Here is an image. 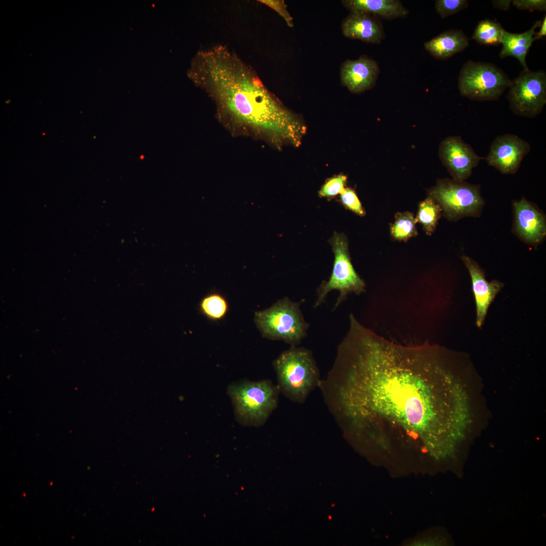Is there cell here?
Instances as JSON below:
<instances>
[{
  "mask_svg": "<svg viewBox=\"0 0 546 546\" xmlns=\"http://www.w3.org/2000/svg\"><path fill=\"white\" fill-rule=\"evenodd\" d=\"M188 75L207 91L220 113L236 121L300 143L305 128L271 95L256 72L227 47L199 51Z\"/></svg>",
  "mask_w": 546,
  "mask_h": 546,
  "instance_id": "1",
  "label": "cell"
},
{
  "mask_svg": "<svg viewBox=\"0 0 546 546\" xmlns=\"http://www.w3.org/2000/svg\"><path fill=\"white\" fill-rule=\"evenodd\" d=\"M274 366L280 392L293 402L303 403L318 386L319 370L311 352L305 348L292 347L283 352Z\"/></svg>",
  "mask_w": 546,
  "mask_h": 546,
  "instance_id": "2",
  "label": "cell"
},
{
  "mask_svg": "<svg viewBox=\"0 0 546 546\" xmlns=\"http://www.w3.org/2000/svg\"><path fill=\"white\" fill-rule=\"evenodd\" d=\"M227 392L236 420L249 426H260L266 422L278 406L281 392L278 385L268 380L235 382L228 386Z\"/></svg>",
  "mask_w": 546,
  "mask_h": 546,
  "instance_id": "3",
  "label": "cell"
},
{
  "mask_svg": "<svg viewBox=\"0 0 546 546\" xmlns=\"http://www.w3.org/2000/svg\"><path fill=\"white\" fill-rule=\"evenodd\" d=\"M511 80L492 63L469 60L462 67L458 78L461 95L471 100H496L509 87Z\"/></svg>",
  "mask_w": 546,
  "mask_h": 546,
  "instance_id": "4",
  "label": "cell"
},
{
  "mask_svg": "<svg viewBox=\"0 0 546 546\" xmlns=\"http://www.w3.org/2000/svg\"><path fill=\"white\" fill-rule=\"evenodd\" d=\"M429 195L451 220L479 217L484 205L480 186L464 181L439 180Z\"/></svg>",
  "mask_w": 546,
  "mask_h": 546,
  "instance_id": "5",
  "label": "cell"
},
{
  "mask_svg": "<svg viewBox=\"0 0 546 546\" xmlns=\"http://www.w3.org/2000/svg\"><path fill=\"white\" fill-rule=\"evenodd\" d=\"M255 319L264 336L283 340L292 345L300 341L307 327L299 304L288 299L280 300L270 308L256 312Z\"/></svg>",
  "mask_w": 546,
  "mask_h": 546,
  "instance_id": "6",
  "label": "cell"
},
{
  "mask_svg": "<svg viewBox=\"0 0 546 546\" xmlns=\"http://www.w3.org/2000/svg\"><path fill=\"white\" fill-rule=\"evenodd\" d=\"M330 243L335 256L333 271L329 281L323 283L319 288L315 307L323 301L331 290H337L340 292L336 307L348 293L359 294L365 289L363 281L356 274L350 261L346 237L335 232Z\"/></svg>",
  "mask_w": 546,
  "mask_h": 546,
  "instance_id": "7",
  "label": "cell"
},
{
  "mask_svg": "<svg viewBox=\"0 0 546 546\" xmlns=\"http://www.w3.org/2000/svg\"><path fill=\"white\" fill-rule=\"evenodd\" d=\"M509 88L507 99L514 113L532 118L541 112L546 104L544 70H523L511 80Z\"/></svg>",
  "mask_w": 546,
  "mask_h": 546,
  "instance_id": "8",
  "label": "cell"
},
{
  "mask_svg": "<svg viewBox=\"0 0 546 546\" xmlns=\"http://www.w3.org/2000/svg\"><path fill=\"white\" fill-rule=\"evenodd\" d=\"M530 150V146L526 141L515 134H505L493 141L486 160L502 173L514 174Z\"/></svg>",
  "mask_w": 546,
  "mask_h": 546,
  "instance_id": "9",
  "label": "cell"
},
{
  "mask_svg": "<svg viewBox=\"0 0 546 546\" xmlns=\"http://www.w3.org/2000/svg\"><path fill=\"white\" fill-rule=\"evenodd\" d=\"M439 156L454 180L464 181L472 174L483 158L478 155L473 148L460 136H449L439 147Z\"/></svg>",
  "mask_w": 546,
  "mask_h": 546,
  "instance_id": "10",
  "label": "cell"
},
{
  "mask_svg": "<svg viewBox=\"0 0 546 546\" xmlns=\"http://www.w3.org/2000/svg\"><path fill=\"white\" fill-rule=\"evenodd\" d=\"M514 214V230L524 242L536 246L546 235V219L544 213L524 197L513 202Z\"/></svg>",
  "mask_w": 546,
  "mask_h": 546,
  "instance_id": "11",
  "label": "cell"
},
{
  "mask_svg": "<svg viewBox=\"0 0 546 546\" xmlns=\"http://www.w3.org/2000/svg\"><path fill=\"white\" fill-rule=\"evenodd\" d=\"M461 258L471 277L476 307V325L480 328L490 304L504 285L496 280L488 282L483 270L474 260L466 255H463Z\"/></svg>",
  "mask_w": 546,
  "mask_h": 546,
  "instance_id": "12",
  "label": "cell"
},
{
  "mask_svg": "<svg viewBox=\"0 0 546 546\" xmlns=\"http://www.w3.org/2000/svg\"><path fill=\"white\" fill-rule=\"evenodd\" d=\"M380 72L376 61L362 56L355 60H347L342 64L341 80L350 92L359 93L374 86Z\"/></svg>",
  "mask_w": 546,
  "mask_h": 546,
  "instance_id": "13",
  "label": "cell"
},
{
  "mask_svg": "<svg viewBox=\"0 0 546 546\" xmlns=\"http://www.w3.org/2000/svg\"><path fill=\"white\" fill-rule=\"evenodd\" d=\"M342 33L346 37L379 44L385 38L383 25L375 16L350 12L341 24Z\"/></svg>",
  "mask_w": 546,
  "mask_h": 546,
  "instance_id": "14",
  "label": "cell"
},
{
  "mask_svg": "<svg viewBox=\"0 0 546 546\" xmlns=\"http://www.w3.org/2000/svg\"><path fill=\"white\" fill-rule=\"evenodd\" d=\"M342 3L350 12L372 14L386 20L405 18L409 14L398 0H344Z\"/></svg>",
  "mask_w": 546,
  "mask_h": 546,
  "instance_id": "15",
  "label": "cell"
},
{
  "mask_svg": "<svg viewBox=\"0 0 546 546\" xmlns=\"http://www.w3.org/2000/svg\"><path fill=\"white\" fill-rule=\"evenodd\" d=\"M469 46V39L460 29H451L439 34L424 44L425 49L434 57L446 60L463 51Z\"/></svg>",
  "mask_w": 546,
  "mask_h": 546,
  "instance_id": "16",
  "label": "cell"
},
{
  "mask_svg": "<svg viewBox=\"0 0 546 546\" xmlns=\"http://www.w3.org/2000/svg\"><path fill=\"white\" fill-rule=\"evenodd\" d=\"M541 20L537 21L528 30L521 33H513L505 30L500 40L502 48L499 55L501 58L512 56L518 60L524 70L529 69L526 57L533 42L535 30L540 26Z\"/></svg>",
  "mask_w": 546,
  "mask_h": 546,
  "instance_id": "17",
  "label": "cell"
},
{
  "mask_svg": "<svg viewBox=\"0 0 546 546\" xmlns=\"http://www.w3.org/2000/svg\"><path fill=\"white\" fill-rule=\"evenodd\" d=\"M505 29L498 22L489 19L478 22L472 39L481 45L498 46Z\"/></svg>",
  "mask_w": 546,
  "mask_h": 546,
  "instance_id": "18",
  "label": "cell"
},
{
  "mask_svg": "<svg viewBox=\"0 0 546 546\" xmlns=\"http://www.w3.org/2000/svg\"><path fill=\"white\" fill-rule=\"evenodd\" d=\"M442 211L440 206L430 197L420 204L416 219L427 234L431 235L435 230Z\"/></svg>",
  "mask_w": 546,
  "mask_h": 546,
  "instance_id": "19",
  "label": "cell"
},
{
  "mask_svg": "<svg viewBox=\"0 0 546 546\" xmlns=\"http://www.w3.org/2000/svg\"><path fill=\"white\" fill-rule=\"evenodd\" d=\"M417 220L410 212L398 213L395 221L391 227L392 236L396 239L405 240L417 234L416 223Z\"/></svg>",
  "mask_w": 546,
  "mask_h": 546,
  "instance_id": "20",
  "label": "cell"
},
{
  "mask_svg": "<svg viewBox=\"0 0 546 546\" xmlns=\"http://www.w3.org/2000/svg\"><path fill=\"white\" fill-rule=\"evenodd\" d=\"M202 312L212 320L221 319L226 313L228 303L224 298L218 294H211L205 297L200 304Z\"/></svg>",
  "mask_w": 546,
  "mask_h": 546,
  "instance_id": "21",
  "label": "cell"
},
{
  "mask_svg": "<svg viewBox=\"0 0 546 546\" xmlns=\"http://www.w3.org/2000/svg\"><path fill=\"white\" fill-rule=\"evenodd\" d=\"M467 0H436L435 8L441 18L453 15L468 7Z\"/></svg>",
  "mask_w": 546,
  "mask_h": 546,
  "instance_id": "22",
  "label": "cell"
},
{
  "mask_svg": "<svg viewBox=\"0 0 546 546\" xmlns=\"http://www.w3.org/2000/svg\"><path fill=\"white\" fill-rule=\"evenodd\" d=\"M346 176L338 175L329 179L319 191L321 197L331 198L341 194L345 189Z\"/></svg>",
  "mask_w": 546,
  "mask_h": 546,
  "instance_id": "23",
  "label": "cell"
},
{
  "mask_svg": "<svg viewBox=\"0 0 546 546\" xmlns=\"http://www.w3.org/2000/svg\"><path fill=\"white\" fill-rule=\"evenodd\" d=\"M341 201L345 207L357 214L363 216L365 212L355 192L352 189L345 188L340 194Z\"/></svg>",
  "mask_w": 546,
  "mask_h": 546,
  "instance_id": "24",
  "label": "cell"
},
{
  "mask_svg": "<svg viewBox=\"0 0 546 546\" xmlns=\"http://www.w3.org/2000/svg\"><path fill=\"white\" fill-rule=\"evenodd\" d=\"M261 3L276 11L291 27L293 26V18L287 9V6L282 0H259Z\"/></svg>",
  "mask_w": 546,
  "mask_h": 546,
  "instance_id": "25",
  "label": "cell"
},
{
  "mask_svg": "<svg viewBox=\"0 0 546 546\" xmlns=\"http://www.w3.org/2000/svg\"><path fill=\"white\" fill-rule=\"evenodd\" d=\"M513 5L517 9L521 10L545 11V0H514Z\"/></svg>",
  "mask_w": 546,
  "mask_h": 546,
  "instance_id": "26",
  "label": "cell"
},
{
  "mask_svg": "<svg viewBox=\"0 0 546 546\" xmlns=\"http://www.w3.org/2000/svg\"><path fill=\"white\" fill-rule=\"evenodd\" d=\"M491 3L493 6L497 9L507 11L509 10L511 7V5L512 3L511 0H494L492 1Z\"/></svg>",
  "mask_w": 546,
  "mask_h": 546,
  "instance_id": "27",
  "label": "cell"
},
{
  "mask_svg": "<svg viewBox=\"0 0 546 546\" xmlns=\"http://www.w3.org/2000/svg\"><path fill=\"white\" fill-rule=\"evenodd\" d=\"M540 30L538 32H536L534 36V41L541 39L542 37L545 36L546 35V17L543 18L541 21V25L540 26Z\"/></svg>",
  "mask_w": 546,
  "mask_h": 546,
  "instance_id": "28",
  "label": "cell"
}]
</instances>
